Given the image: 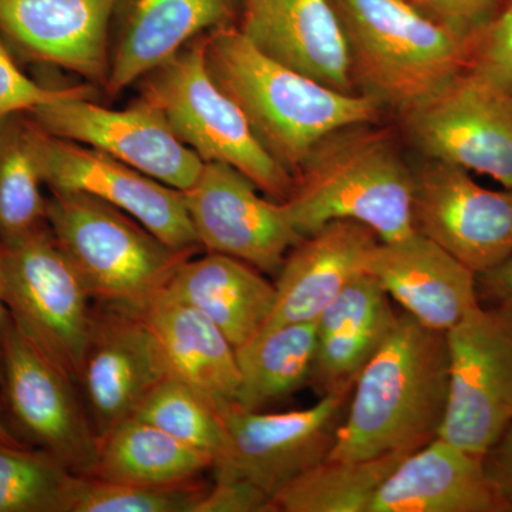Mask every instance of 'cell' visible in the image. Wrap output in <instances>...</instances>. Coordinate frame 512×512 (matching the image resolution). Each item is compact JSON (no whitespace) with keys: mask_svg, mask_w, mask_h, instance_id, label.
<instances>
[{"mask_svg":"<svg viewBox=\"0 0 512 512\" xmlns=\"http://www.w3.org/2000/svg\"><path fill=\"white\" fill-rule=\"evenodd\" d=\"M202 42L214 82L293 178L323 138L379 119L382 104L375 97L339 92L266 56L235 25L210 30Z\"/></svg>","mask_w":512,"mask_h":512,"instance_id":"cell-1","label":"cell"},{"mask_svg":"<svg viewBox=\"0 0 512 512\" xmlns=\"http://www.w3.org/2000/svg\"><path fill=\"white\" fill-rule=\"evenodd\" d=\"M329 457L410 454L439 437L448 400L446 333L400 313L360 370Z\"/></svg>","mask_w":512,"mask_h":512,"instance_id":"cell-2","label":"cell"},{"mask_svg":"<svg viewBox=\"0 0 512 512\" xmlns=\"http://www.w3.org/2000/svg\"><path fill=\"white\" fill-rule=\"evenodd\" d=\"M376 123L329 134L295 174L284 201L303 238L332 221L360 222L382 242L399 241L414 225V171L392 134Z\"/></svg>","mask_w":512,"mask_h":512,"instance_id":"cell-3","label":"cell"},{"mask_svg":"<svg viewBox=\"0 0 512 512\" xmlns=\"http://www.w3.org/2000/svg\"><path fill=\"white\" fill-rule=\"evenodd\" d=\"M332 3L348 43L353 80L402 117L467 70V40L412 0Z\"/></svg>","mask_w":512,"mask_h":512,"instance_id":"cell-4","label":"cell"},{"mask_svg":"<svg viewBox=\"0 0 512 512\" xmlns=\"http://www.w3.org/2000/svg\"><path fill=\"white\" fill-rule=\"evenodd\" d=\"M47 225L96 303L143 313L194 254L175 251L119 208L50 191Z\"/></svg>","mask_w":512,"mask_h":512,"instance_id":"cell-5","label":"cell"},{"mask_svg":"<svg viewBox=\"0 0 512 512\" xmlns=\"http://www.w3.org/2000/svg\"><path fill=\"white\" fill-rule=\"evenodd\" d=\"M140 97L204 163L244 174L266 197L284 202L295 178L259 143L247 117L214 82L205 64L202 36L140 79Z\"/></svg>","mask_w":512,"mask_h":512,"instance_id":"cell-6","label":"cell"},{"mask_svg":"<svg viewBox=\"0 0 512 512\" xmlns=\"http://www.w3.org/2000/svg\"><path fill=\"white\" fill-rule=\"evenodd\" d=\"M2 414L13 436L77 476L92 477L99 456L79 386L9 315L2 346Z\"/></svg>","mask_w":512,"mask_h":512,"instance_id":"cell-7","label":"cell"},{"mask_svg":"<svg viewBox=\"0 0 512 512\" xmlns=\"http://www.w3.org/2000/svg\"><path fill=\"white\" fill-rule=\"evenodd\" d=\"M0 254L9 315L77 383L94 303L79 272L49 225Z\"/></svg>","mask_w":512,"mask_h":512,"instance_id":"cell-8","label":"cell"},{"mask_svg":"<svg viewBox=\"0 0 512 512\" xmlns=\"http://www.w3.org/2000/svg\"><path fill=\"white\" fill-rule=\"evenodd\" d=\"M446 338L448 400L439 437L483 458L512 421V313L478 305Z\"/></svg>","mask_w":512,"mask_h":512,"instance_id":"cell-9","label":"cell"},{"mask_svg":"<svg viewBox=\"0 0 512 512\" xmlns=\"http://www.w3.org/2000/svg\"><path fill=\"white\" fill-rule=\"evenodd\" d=\"M352 389L323 394L315 406L291 412L224 414L227 443L214 461V480L242 478L275 497L309 468L329 457Z\"/></svg>","mask_w":512,"mask_h":512,"instance_id":"cell-10","label":"cell"},{"mask_svg":"<svg viewBox=\"0 0 512 512\" xmlns=\"http://www.w3.org/2000/svg\"><path fill=\"white\" fill-rule=\"evenodd\" d=\"M32 141L43 184L50 191L99 198L126 212L175 251L195 254L201 249L183 191L92 147L52 136L35 121Z\"/></svg>","mask_w":512,"mask_h":512,"instance_id":"cell-11","label":"cell"},{"mask_svg":"<svg viewBox=\"0 0 512 512\" xmlns=\"http://www.w3.org/2000/svg\"><path fill=\"white\" fill-rule=\"evenodd\" d=\"M430 160L487 175L512 191V97L464 70L406 116Z\"/></svg>","mask_w":512,"mask_h":512,"instance_id":"cell-12","label":"cell"},{"mask_svg":"<svg viewBox=\"0 0 512 512\" xmlns=\"http://www.w3.org/2000/svg\"><path fill=\"white\" fill-rule=\"evenodd\" d=\"M28 114L46 133L99 150L180 191H187L204 167L143 97L123 110L99 106L90 97H67Z\"/></svg>","mask_w":512,"mask_h":512,"instance_id":"cell-13","label":"cell"},{"mask_svg":"<svg viewBox=\"0 0 512 512\" xmlns=\"http://www.w3.org/2000/svg\"><path fill=\"white\" fill-rule=\"evenodd\" d=\"M183 192L201 249L247 262L262 274L278 275L286 255L303 239L285 202L261 197L231 165L204 163Z\"/></svg>","mask_w":512,"mask_h":512,"instance_id":"cell-14","label":"cell"},{"mask_svg":"<svg viewBox=\"0 0 512 512\" xmlns=\"http://www.w3.org/2000/svg\"><path fill=\"white\" fill-rule=\"evenodd\" d=\"M414 225L476 274L512 255V191H493L470 171L430 160L414 171Z\"/></svg>","mask_w":512,"mask_h":512,"instance_id":"cell-15","label":"cell"},{"mask_svg":"<svg viewBox=\"0 0 512 512\" xmlns=\"http://www.w3.org/2000/svg\"><path fill=\"white\" fill-rule=\"evenodd\" d=\"M170 376L141 313L93 303L77 386L99 440Z\"/></svg>","mask_w":512,"mask_h":512,"instance_id":"cell-16","label":"cell"},{"mask_svg":"<svg viewBox=\"0 0 512 512\" xmlns=\"http://www.w3.org/2000/svg\"><path fill=\"white\" fill-rule=\"evenodd\" d=\"M119 0H0V36L10 52L106 86L111 23Z\"/></svg>","mask_w":512,"mask_h":512,"instance_id":"cell-17","label":"cell"},{"mask_svg":"<svg viewBox=\"0 0 512 512\" xmlns=\"http://www.w3.org/2000/svg\"><path fill=\"white\" fill-rule=\"evenodd\" d=\"M239 10L241 0H119L107 94L119 96L210 30L237 25Z\"/></svg>","mask_w":512,"mask_h":512,"instance_id":"cell-18","label":"cell"},{"mask_svg":"<svg viewBox=\"0 0 512 512\" xmlns=\"http://www.w3.org/2000/svg\"><path fill=\"white\" fill-rule=\"evenodd\" d=\"M235 26L266 56L339 92H356L332 0H241Z\"/></svg>","mask_w":512,"mask_h":512,"instance_id":"cell-19","label":"cell"},{"mask_svg":"<svg viewBox=\"0 0 512 512\" xmlns=\"http://www.w3.org/2000/svg\"><path fill=\"white\" fill-rule=\"evenodd\" d=\"M365 274L404 312L437 332H448L480 305L476 272L419 231L377 242L367 255Z\"/></svg>","mask_w":512,"mask_h":512,"instance_id":"cell-20","label":"cell"},{"mask_svg":"<svg viewBox=\"0 0 512 512\" xmlns=\"http://www.w3.org/2000/svg\"><path fill=\"white\" fill-rule=\"evenodd\" d=\"M379 241L372 229L350 220L329 222L303 238L275 276L274 311L264 328L318 319L353 279L365 274L367 255Z\"/></svg>","mask_w":512,"mask_h":512,"instance_id":"cell-21","label":"cell"},{"mask_svg":"<svg viewBox=\"0 0 512 512\" xmlns=\"http://www.w3.org/2000/svg\"><path fill=\"white\" fill-rule=\"evenodd\" d=\"M483 458L436 437L407 454L379 488L369 512H503Z\"/></svg>","mask_w":512,"mask_h":512,"instance_id":"cell-22","label":"cell"},{"mask_svg":"<svg viewBox=\"0 0 512 512\" xmlns=\"http://www.w3.org/2000/svg\"><path fill=\"white\" fill-rule=\"evenodd\" d=\"M141 316L171 377L194 387L224 414L238 406L237 349L208 316L165 291Z\"/></svg>","mask_w":512,"mask_h":512,"instance_id":"cell-23","label":"cell"},{"mask_svg":"<svg viewBox=\"0 0 512 512\" xmlns=\"http://www.w3.org/2000/svg\"><path fill=\"white\" fill-rule=\"evenodd\" d=\"M399 313L373 276L360 274L316 319L312 383L323 393L353 389L360 370L392 330Z\"/></svg>","mask_w":512,"mask_h":512,"instance_id":"cell-24","label":"cell"},{"mask_svg":"<svg viewBox=\"0 0 512 512\" xmlns=\"http://www.w3.org/2000/svg\"><path fill=\"white\" fill-rule=\"evenodd\" d=\"M192 256L178 266L165 292L204 313L235 349L241 348L258 335L274 311L275 284L231 256Z\"/></svg>","mask_w":512,"mask_h":512,"instance_id":"cell-25","label":"cell"},{"mask_svg":"<svg viewBox=\"0 0 512 512\" xmlns=\"http://www.w3.org/2000/svg\"><path fill=\"white\" fill-rule=\"evenodd\" d=\"M212 466L214 458L210 454L147 421L128 417L99 440L92 477L148 487H174L200 481Z\"/></svg>","mask_w":512,"mask_h":512,"instance_id":"cell-26","label":"cell"},{"mask_svg":"<svg viewBox=\"0 0 512 512\" xmlns=\"http://www.w3.org/2000/svg\"><path fill=\"white\" fill-rule=\"evenodd\" d=\"M318 329L313 322H291L259 330L237 349L238 407L264 412L312 382Z\"/></svg>","mask_w":512,"mask_h":512,"instance_id":"cell-27","label":"cell"},{"mask_svg":"<svg viewBox=\"0 0 512 512\" xmlns=\"http://www.w3.org/2000/svg\"><path fill=\"white\" fill-rule=\"evenodd\" d=\"M406 456L392 453L365 460L328 457L275 495V511L369 512L384 480Z\"/></svg>","mask_w":512,"mask_h":512,"instance_id":"cell-28","label":"cell"},{"mask_svg":"<svg viewBox=\"0 0 512 512\" xmlns=\"http://www.w3.org/2000/svg\"><path fill=\"white\" fill-rule=\"evenodd\" d=\"M28 113L0 119V247L16 244L47 225V198Z\"/></svg>","mask_w":512,"mask_h":512,"instance_id":"cell-29","label":"cell"},{"mask_svg":"<svg viewBox=\"0 0 512 512\" xmlns=\"http://www.w3.org/2000/svg\"><path fill=\"white\" fill-rule=\"evenodd\" d=\"M131 417L147 421L214 461L227 443L224 413L194 387L168 376L154 387Z\"/></svg>","mask_w":512,"mask_h":512,"instance_id":"cell-30","label":"cell"},{"mask_svg":"<svg viewBox=\"0 0 512 512\" xmlns=\"http://www.w3.org/2000/svg\"><path fill=\"white\" fill-rule=\"evenodd\" d=\"M76 476L45 451L0 443V512H69Z\"/></svg>","mask_w":512,"mask_h":512,"instance_id":"cell-31","label":"cell"},{"mask_svg":"<svg viewBox=\"0 0 512 512\" xmlns=\"http://www.w3.org/2000/svg\"><path fill=\"white\" fill-rule=\"evenodd\" d=\"M210 485L195 483L174 487L74 478L69 512H195Z\"/></svg>","mask_w":512,"mask_h":512,"instance_id":"cell-32","label":"cell"},{"mask_svg":"<svg viewBox=\"0 0 512 512\" xmlns=\"http://www.w3.org/2000/svg\"><path fill=\"white\" fill-rule=\"evenodd\" d=\"M467 70L512 97V0L471 37Z\"/></svg>","mask_w":512,"mask_h":512,"instance_id":"cell-33","label":"cell"},{"mask_svg":"<svg viewBox=\"0 0 512 512\" xmlns=\"http://www.w3.org/2000/svg\"><path fill=\"white\" fill-rule=\"evenodd\" d=\"M90 86L52 87L36 82L19 69L5 40L0 36V119L28 113L35 107L67 97H92Z\"/></svg>","mask_w":512,"mask_h":512,"instance_id":"cell-34","label":"cell"},{"mask_svg":"<svg viewBox=\"0 0 512 512\" xmlns=\"http://www.w3.org/2000/svg\"><path fill=\"white\" fill-rule=\"evenodd\" d=\"M423 12L470 42L500 12L507 0H412Z\"/></svg>","mask_w":512,"mask_h":512,"instance_id":"cell-35","label":"cell"},{"mask_svg":"<svg viewBox=\"0 0 512 512\" xmlns=\"http://www.w3.org/2000/svg\"><path fill=\"white\" fill-rule=\"evenodd\" d=\"M276 512L274 498L242 478L214 480L195 512Z\"/></svg>","mask_w":512,"mask_h":512,"instance_id":"cell-36","label":"cell"},{"mask_svg":"<svg viewBox=\"0 0 512 512\" xmlns=\"http://www.w3.org/2000/svg\"><path fill=\"white\" fill-rule=\"evenodd\" d=\"M485 476L498 497L512 508V421L483 457Z\"/></svg>","mask_w":512,"mask_h":512,"instance_id":"cell-37","label":"cell"},{"mask_svg":"<svg viewBox=\"0 0 512 512\" xmlns=\"http://www.w3.org/2000/svg\"><path fill=\"white\" fill-rule=\"evenodd\" d=\"M477 276L480 278L481 289L497 303L495 306L512 313V255Z\"/></svg>","mask_w":512,"mask_h":512,"instance_id":"cell-38","label":"cell"},{"mask_svg":"<svg viewBox=\"0 0 512 512\" xmlns=\"http://www.w3.org/2000/svg\"><path fill=\"white\" fill-rule=\"evenodd\" d=\"M9 311L3 299V275H2V254H0V377H2V346L5 336L6 325H8Z\"/></svg>","mask_w":512,"mask_h":512,"instance_id":"cell-39","label":"cell"},{"mask_svg":"<svg viewBox=\"0 0 512 512\" xmlns=\"http://www.w3.org/2000/svg\"><path fill=\"white\" fill-rule=\"evenodd\" d=\"M0 443L8 444V446H16L22 447L25 444L22 441L16 439L13 436L12 431L9 430V427L6 426L5 420H3L2 414H0ZM29 447V446H28Z\"/></svg>","mask_w":512,"mask_h":512,"instance_id":"cell-40","label":"cell"}]
</instances>
